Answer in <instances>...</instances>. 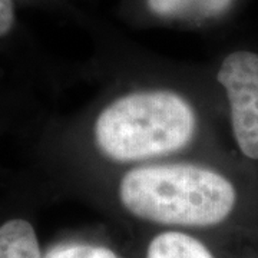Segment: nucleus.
<instances>
[{
	"label": "nucleus",
	"instance_id": "1",
	"mask_svg": "<svg viewBox=\"0 0 258 258\" xmlns=\"http://www.w3.org/2000/svg\"><path fill=\"white\" fill-rule=\"evenodd\" d=\"M122 207L142 221L171 227H212L240 204L235 182L217 169L194 164H148L122 176Z\"/></svg>",
	"mask_w": 258,
	"mask_h": 258
},
{
	"label": "nucleus",
	"instance_id": "2",
	"mask_svg": "<svg viewBox=\"0 0 258 258\" xmlns=\"http://www.w3.org/2000/svg\"><path fill=\"white\" fill-rule=\"evenodd\" d=\"M197 129V112L182 95L169 89H144L108 103L95 120L93 139L103 157L132 164L184 149Z\"/></svg>",
	"mask_w": 258,
	"mask_h": 258
},
{
	"label": "nucleus",
	"instance_id": "3",
	"mask_svg": "<svg viewBox=\"0 0 258 258\" xmlns=\"http://www.w3.org/2000/svg\"><path fill=\"white\" fill-rule=\"evenodd\" d=\"M217 79L228 101L237 148L244 158L258 161V53L235 50L227 55Z\"/></svg>",
	"mask_w": 258,
	"mask_h": 258
},
{
	"label": "nucleus",
	"instance_id": "4",
	"mask_svg": "<svg viewBox=\"0 0 258 258\" xmlns=\"http://www.w3.org/2000/svg\"><path fill=\"white\" fill-rule=\"evenodd\" d=\"M0 258H43L36 231L23 218H12L0 225Z\"/></svg>",
	"mask_w": 258,
	"mask_h": 258
},
{
	"label": "nucleus",
	"instance_id": "5",
	"mask_svg": "<svg viewBox=\"0 0 258 258\" xmlns=\"http://www.w3.org/2000/svg\"><path fill=\"white\" fill-rule=\"evenodd\" d=\"M147 258H215L195 237L182 231H165L154 237L147 249Z\"/></svg>",
	"mask_w": 258,
	"mask_h": 258
},
{
	"label": "nucleus",
	"instance_id": "6",
	"mask_svg": "<svg viewBox=\"0 0 258 258\" xmlns=\"http://www.w3.org/2000/svg\"><path fill=\"white\" fill-rule=\"evenodd\" d=\"M45 258H122L115 251L101 245L71 244L56 247Z\"/></svg>",
	"mask_w": 258,
	"mask_h": 258
},
{
	"label": "nucleus",
	"instance_id": "7",
	"mask_svg": "<svg viewBox=\"0 0 258 258\" xmlns=\"http://www.w3.org/2000/svg\"><path fill=\"white\" fill-rule=\"evenodd\" d=\"M15 25V9L12 0H0V37L9 35Z\"/></svg>",
	"mask_w": 258,
	"mask_h": 258
}]
</instances>
